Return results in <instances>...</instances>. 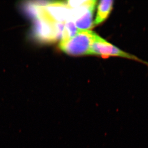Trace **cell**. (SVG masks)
I'll return each instance as SVG.
<instances>
[{
    "label": "cell",
    "instance_id": "6da1fadb",
    "mask_svg": "<svg viewBox=\"0 0 148 148\" xmlns=\"http://www.w3.org/2000/svg\"><path fill=\"white\" fill-rule=\"evenodd\" d=\"M97 35L90 30L80 31L73 38L61 41L60 47L65 53L72 56L90 54L91 46Z\"/></svg>",
    "mask_w": 148,
    "mask_h": 148
},
{
    "label": "cell",
    "instance_id": "7a4b0ae2",
    "mask_svg": "<svg viewBox=\"0 0 148 148\" xmlns=\"http://www.w3.org/2000/svg\"><path fill=\"white\" fill-rule=\"evenodd\" d=\"M97 1H85L81 5L71 9L72 20L79 31H85L94 26V11Z\"/></svg>",
    "mask_w": 148,
    "mask_h": 148
},
{
    "label": "cell",
    "instance_id": "277c9868",
    "mask_svg": "<svg viewBox=\"0 0 148 148\" xmlns=\"http://www.w3.org/2000/svg\"><path fill=\"white\" fill-rule=\"evenodd\" d=\"M44 10L47 16L56 22L65 23L72 20L71 8L64 3L53 1L49 5L44 7Z\"/></svg>",
    "mask_w": 148,
    "mask_h": 148
},
{
    "label": "cell",
    "instance_id": "5b68a950",
    "mask_svg": "<svg viewBox=\"0 0 148 148\" xmlns=\"http://www.w3.org/2000/svg\"><path fill=\"white\" fill-rule=\"evenodd\" d=\"M113 1H101L97 7V16L94 25H98L103 22L110 14L113 5Z\"/></svg>",
    "mask_w": 148,
    "mask_h": 148
},
{
    "label": "cell",
    "instance_id": "3957f363",
    "mask_svg": "<svg viewBox=\"0 0 148 148\" xmlns=\"http://www.w3.org/2000/svg\"><path fill=\"white\" fill-rule=\"evenodd\" d=\"M90 54L97 55L103 56V57H108L109 56H118L132 59L139 62L141 61L135 56L126 53L111 44L109 43L105 39L101 38L97 34L91 46Z\"/></svg>",
    "mask_w": 148,
    "mask_h": 148
},
{
    "label": "cell",
    "instance_id": "8992f818",
    "mask_svg": "<svg viewBox=\"0 0 148 148\" xmlns=\"http://www.w3.org/2000/svg\"><path fill=\"white\" fill-rule=\"evenodd\" d=\"M78 32L79 31L72 20L67 21L64 23L61 41L67 40L68 39L73 38Z\"/></svg>",
    "mask_w": 148,
    "mask_h": 148
}]
</instances>
